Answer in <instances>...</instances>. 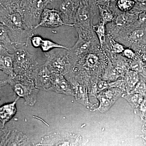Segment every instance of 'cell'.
I'll return each instance as SVG.
<instances>
[{"instance_id":"cell-20","label":"cell","mask_w":146,"mask_h":146,"mask_svg":"<svg viewBox=\"0 0 146 146\" xmlns=\"http://www.w3.org/2000/svg\"><path fill=\"white\" fill-rule=\"evenodd\" d=\"M146 92V85L143 81H139L131 93L143 95Z\"/></svg>"},{"instance_id":"cell-14","label":"cell","mask_w":146,"mask_h":146,"mask_svg":"<svg viewBox=\"0 0 146 146\" xmlns=\"http://www.w3.org/2000/svg\"><path fill=\"white\" fill-rule=\"evenodd\" d=\"M93 28L98 39L101 47L103 48L106 43V37L107 36L106 25L99 22L97 25H94Z\"/></svg>"},{"instance_id":"cell-10","label":"cell","mask_w":146,"mask_h":146,"mask_svg":"<svg viewBox=\"0 0 146 146\" xmlns=\"http://www.w3.org/2000/svg\"><path fill=\"white\" fill-rule=\"evenodd\" d=\"M122 76L112 64V61L108 58L107 67L103 74L102 80L108 82H113L118 80V79Z\"/></svg>"},{"instance_id":"cell-6","label":"cell","mask_w":146,"mask_h":146,"mask_svg":"<svg viewBox=\"0 0 146 146\" xmlns=\"http://www.w3.org/2000/svg\"><path fill=\"white\" fill-rule=\"evenodd\" d=\"M63 25H67L63 21L60 12L55 9L46 7L42 12L40 22L35 29L41 27L54 28Z\"/></svg>"},{"instance_id":"cell-3","label":"cell","mask_w":146,"mask_h":146,"mask_svg":"<svg viewBox=\"0 0 146 146\" xmlns=\"http://www.w3.org/2000/svg\"><path fill=\"white\" fill-rule=\"evenodd\" d=\"M48 5L46 0H23L21 11L24 22L29 28L36 29L42 12Z\"/></svg>"},{"instance_id":"cell-5","label":"cell","mask_w":146,"mask_h":146,"mask_svg":"<svg viewBox=\"0 0 146 146\" xmlns=\"http://www.w3.org/2000/svg\"><path fill=\"white\" fill-rule=\"evenodd\" d=\"M80 4V0H55L50 4L60 12L67 26L74 27Z\"/></svg>"},{"instance_id":"cell-27","label":"cell","mask_w":146,"mask_h":146,"mask_svg":"<svg viewBox=\"0 0 146 146\" xmlns=\"http://www.w3.org/2000/svg\"><path fill=\"white\" fill-rule=\"evenodd\" d=\"M47 2H48V4H50L51 3L53 2L55 0H46Z\"/></svg>"},{"instance_id":"cell-7","label":"cell","mask_w":146,"mask_h":146,"mask_svg":"<svg viewBox=\"0 0 146 146\" xmlns=\"http://www.w3.org/2000/svg\"><path fill=\"white\" fill-rule=\"evenodd\" d=\"M14 54H11L8 50L0 46V69L11 76H15L14 70Z\"/></svg>"},{"instance_id":"cell-25","label":"cell","mask_w":146,"mask_h":146,"mask_svg":"<svg viewBox=\"0 0 146 146\" xmlns=\"http://www.w3.org/2000/svg\"><path fill=\"white\" fill-rule=\"evenodd\" d=\"M80 2L85 4L91 7L98 8L97 0H80Z\"/></svg>"},{"instance_id":"cell-24","label":"cell","mask_w":146,"mask_h":146,"mask_svg":"<svg viewBox=\"0 0 146 146\" xmlns=\"http://www.w3.org/2000/svg\"><path fill=\"white\" fill-rule=\"evenodd\" d=\"M116 0H97V5L100 6L110 7Z\"/></svg>"},{"instance_id":"cell-21","label":"cell","mask_w":146,"mask_h":146,"mask_svg":"<svg viewBox=\"0 0 146 146\" xmlns=\"http://www.w3.org/2000/svg\"><path fill=\"white\" fill-rule=\"evenodd\" d=\"M130 67L131 70L135 71L137 73H142L143 72V68L142 64L138 60H132L130 63Z\"/></svg>"},{"instance_id":"cell-1","label":"cell","mask_w":146,"mask_h":146,"mask_svg":"<svg viewBox=\"0 0 146 146\" xmlns=\"http://www.w3.org/2000/svg\"><path fill=\"white\" fill-rule=\"evenodd\" d=\"M0 22L8 28L16 46L30 45V39L34 34L35 30L29 28L25 24L21 10L0 6Z\"/></svg>"},{"instance_id":"cell-9","label":"cell","mask_w":146,"mask_h":146,"mask_svg":"<svg viewBox=\"0 0 146 146\" xmlns=\"http://www.w3.org/2000/svg\"><path fill=\"white\" fill-rule=\"evenodd\" d=\"M0 46L8 50L14 51L16 46L11 39L9 30L2 24H0Z\"/></svg>"},{"instance_id":"cell-12","label":"cell","mask_w":146,"mask_h":146,"mask_svg":"<svg viewBox=\"0 0 146 146\" xmlns=\"http://www.w3.org/2000/svg\"><path fill=\"white\" fill-rule=\"evenodd\" d=\"M16 100H17L12 103L5 105L1 108V120L3 126L15 115L16 111Z\"/></svg>"},{"instance_id":"cell-18","label":"cell","mask_w":146,"mask_h":146,"mask_svg":"<svg viewBox=\"0 0 146 146\" xmlns=\"http://www.w3.org/2000/svg\"><path fill=\"white\" fill-rule=\"evenodd\" d=\"M23 0H0V6L11 9L21 10Z\"/></svg>"},{"instance_id":"cell-2","label":"cell","mask_w":146,"mask_h":146,"mask_svg":"<svg viewBox=\"0 0 146 146\" xmlns=\"http://www.w3.org/2000/svg\"><path fill=\"white\" fill-rule=\"evenodd\" d=\"M97 8L80 3L74 25L78 36L87 40L97 38L93 28V20Z\"/></svg>"},{"instance_id":"cell-13","label":"cell","mask_w":146,"mask_h":146,"mask_svg":"<svg viewBox=\"0 0 146 146\" xmlns=\"http://www.w3.org/2000/svg\"><path fill=\"white\" fill-rule=\"evenodd\" d=\"M125 80L128 91L131 92L139 82L138 73L131 70H128L124 75Z\"/></svg>"},{"instance_id":"cell-22","label":"cell","mask_w":146,"mask_h":146,"mask_svg":"<svg viewBox=\"0 0 146 146\" xmlns=\"http://www.w3.org/2000/svg\"><path fill=\"white\" fill-rule=\"evenodd\" d=\"M123 55L126 58L130 60H134L136 57V54L133 50L130 48H125L122 52Z\"/></svg>"},{"instance_id":"cell-16","label":"cell","mask_w":146,"mask_h":146,"mask_svg":"<svg viewBox=\"0 0 146 146\" xmlns=\"http://www.w3.org/2000/svg\"><path fill=\"white\" fill-rule=\"evenodd\" d=\"M98 98L100 102L98 109L102 113L107 112L115 103L114 102L106 97L101 92L98 96Z\"/></svg>"},{"instance_id":"cell-8","label":"cell","mask_w":146,"mask_h":146,"mask_svg":"<svg viewBox=\"0 0 146 146\" xmlns=\"http://www.w3.org/2000/svg\"><path fill=\"white\" fill-rule=\"evenodd\" d=\"M30 44L35 48H40L43 52H48L56 48L68 49L67 47L59 44L49 39H44L41 36L33 35L30 39Z\"/></svg>"},{"instance_id":"cell-19","label":"cell","mask_w":146,"mask_h":146,"mask_svg":"<svg viewBox=\"0 0 146 146\" xmlns=\"http://www.w3.org/2000/svg\"><path fill=\"white\" fill-rule=\"evenodd\" d=\"M125 98L133 107H136L139 105L143 101L142 95L137 94L130 93L125 96Z\"/></svg>"},{"instance_id":"cell-23","label":"cell","mask_w":146,"mask_h":146,"mask_svg":"<svg viewBox=\"0 0 146 146\" xmlns=\"http://www.w3.org/2000/svg\"><path fill=\"white\" fill-rule=\"evenodd\" d=\"M97 87H98V91L100 92L105 89L110 88V83L107 81L102 80V81H100L98 82Z\"/></svg>"},{"instance_id":"cell-11","label":"cell","mask_w":146,"mask_h":146,"mask_svg":"<svg viewBox=\"0 0 146 146\" xmlns=\"http://www.w3.org/2000/svg\"><path fill=\"white\" fill-rule=\"evenodd\" d=\"M99 12V22L106 25L115 20L116 14L112 10V6L110 7L98 6Z\"/></svg>"},{"instance_id":"cell-15","label":"cell","mask_w":146,"mask_h":146,"mask_svg":"<svg viewBox=\"0 0 146 146\" xmlns=\"http://www.w3.org/2000/svg\"><path fill=\"white\" fill-rule=\"evenodd\" d=\"M135 0H117L116 1V8L122 12H129L135 6Z\"/></svg>"},{"instance_id":"cell-4","label":"cell","mask_w":146,"mask_h":146,"mask_svg":"<svg viewBox=\"0 0 146 146\" xmlns=\"http://www.w3.org/2000/svg\"><path fill=\"white\" fill-rule=\"evenodd\" d=\"M28 46L17 47L14 50V70L15 74L30 75L38 70L34 56L29 52Z\"/></svg>"},{"instance_id":"cell-17","label":"cell","mask_w":146,"mask_h":146,"mask_svg":"<svg viewBox=\"0 0 146 146\" xmlns=\"http://www.w3.org/2000/svg\"><path fill=\"white\" fill-rule=\"evenodd\" d=\"M14 87V91L19 96L23 97L26 100L29 98L31 91L30 88L21 83L16 84Z\"/></svg>"},{"instance_id":"cell-26","label":"cell","mask_w":146,"mask_h":146,"mask_svg":"<svg viewBox=\"0 0 146 146\" xmlns=\"http://www.w3.org/2000/svg\"><path fill=\"white\" fill-rule=\"evenodd\" d=\"M138 22L142 23H146V12H142L139 13L138 16Z\"/></svg>"}]
</instances>
